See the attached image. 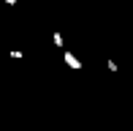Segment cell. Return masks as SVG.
<instances>
[{"label": "cell", "instance_id": "6da1fadb", "mask_svg": "<svg viewBox=\"0 0 133 131\" xmlns=\"http://www.w3.org/2000/svg\"><path fill=\"white\" fill-rule=\"evenodd\" d=\"M63 57H65V63H68V66H71V68H82V60H79V57H76V55H74V52H65V55H63Z\"/></svg>", "mask_w": 133, "mask_h": 131}, {"label": "cell", "instance_id": "7a4b0ae2", "mask_svg": "<svg viewBox=\"0 0 133 131\" xmlns=\"http://www.w3.org/2000/svg\"><path fill=\"white\" fill-rule=\"evenodd\" d=\"M106 68L111 71V74H117V63H114V60H106Z\"/></svg>", "mask_w": 133, "mask_h": 131}, {"label": "cell", "instance_id": "3957f363", "mask_svg": "<svg viewBox=\"0 0 133 131\" xmlns=\"http://www.w3.org/2000/svg\"><path fill=\"white\" fill-rule=\"evenodd\" d=\"M5 3H8V5H16V0H5Z\"/></svg>", "mask_w": 133, "mask_h": 131}]
</instances>
